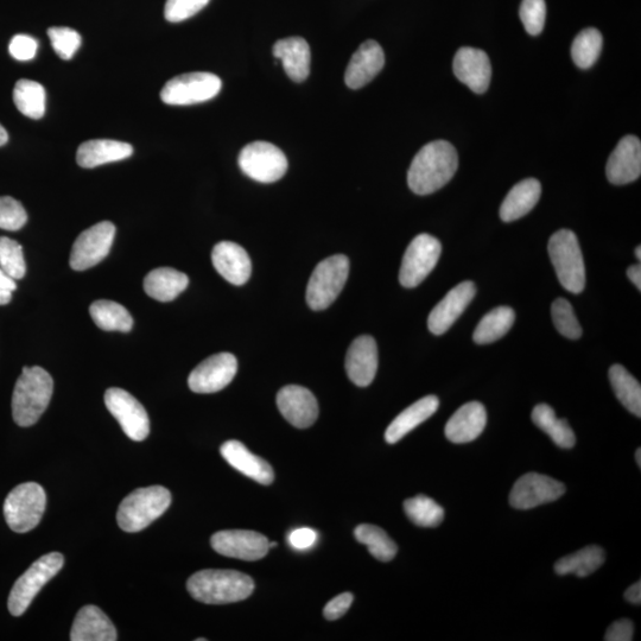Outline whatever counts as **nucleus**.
I'll return each mask as SVG.
<instances>
[{
  "label": "nucleus",
  "instance_id": "nucleus-18",
  "mask_svg": "<svg viewBox=\"0 0 641 641\" xmlns=\"http://www.w3.org/2000/svg\"><path fill=\"white\" fill-rule=\"evenodd\" d=\"M453 69L456 78L474 93H485L490 87L492 66L484 50L471 47L459 49L454 57Z\"/></svg>",
  "mask_w": 641,
  "mask_h": 641
},
{
  "label": "nucleus",
  "instance_id": "nucleus-19",
  "mask_svg": "<svg viewBox=\"0 0 641 641\" xmlns=\"http://www.w3.org/2000/svg\"><path fill=\"white\" fill-rule=\"evenodd\" d=\"M477 294V289L473 282H462L450 290L446 297L437 304L430 313L428 327L431 333L442 335L447 333L456 320L465 312L469 303Z\"/></svg>",
  "mask_w": 641,
  "mask_h": 641
},
{
  "label": "nucleus",
  "instance_id": "nucleus-42",
  "mask_svg": "<svg viewBox=\"0 0 641 641\" xmlns=\"http://www.w3.org/2000/svg\"><path fill=\"white\" fill-rule=\"evenodd\" d=\"M0 269L16 281L25 276L27 264H25L22 246L16 240L0 238Z\"/></svg>",
  "mask_w": 641,
  "mask_h": 641
},
{
  "label": "nucleus",
  "instance_id": "nucleus-10",
  "mask_svg": "<svg viewBox=\"0 0 641 641\" xmlns=\"http://www.w3.org/2000/svg\"><path fill=\"white\" fill-rule=\"evenodd\" d=\"M243 173L260 183H274L287 173L288 160L283 151L268 142H253L241 150L238 158Z\"/></svg>",
  "mask_w": 641,
  "mask_h": 641
},
{
  "label": "nucleus",
  "instance_id": "nucleus-16",
  "mask_svg": "<svg viewBox=\"0 0 641 641\" xmlns=\"http://www.w3.org/2000/svg\"><path fill=\"white\" fill-rule=\"evenodd\" d=\"M211 544L218 554L241 561L262 560L270 550L268 538L249 530L219 531L213 535Z\"/></svg>",
  "mask_w": 641,
  "mask_h": 641
},
{
  "label": "nucleus",
  "instance_id": "nucleus-32",
  "mask_svg": "<svg viewBox=\"0 0 641 641\" xmlns=\"http://www.w3.org/2000/svg\"><path fill=\"white\" fill-rule=\"evenodd\" d=\"M532 422L550 436L556 446L570 449L575 446L576 436L567 420L556 417L554 409L547 404H539L532 411Z\"/></svg>",
  "mask_w": 641,
  "mask_h": 641
},
{
  "label": "nucleus",
  "instance_id": "nucleus-35",
  "mask_svg": "<svg viewBox=\"0 0 641 641\" xmlns=\"http://www.w3.org/2000/svg\"><path fill=\"white\" fill-rule=\"evenodd\" d=\"M90 314L95 325L107 332L128 333L133 327L129 310L117 302L95 301L90 308Z\"/></svg>",
  "mask_w": 641,
  "mask_h": 641
},
{
  "label": "nucleus",
  "instance_id": "nucleus-25",
  "mask_svg": "<svg viewBox=\"0 0 641 641\" xmlns=\"http://www.w3.org/2000/svg\"><path fill=\"white\" fill-rule=\"evenodd\" d=\"M487 412L485 406L479 402L462 405L450 418L444 429L447 439L456 444L468 443L477 440L485 430Z\"/></svg>",
  "mask_w": 641,
  "mask_h": 641
},
{
  "label": "nucleus",
  "instance_id": "nucleus-44",
  "mask_svg": "<svg viewBox=\"0 0 641 641\" xmlns=\"http://www.w3.org/2000/svg\"><path fill=\"white\" fill-rule=\"evenodd\" d=\"M520 19L524 28L532 36L542 33L547 18V4L545 0H523L519 10Z\"/></svg>",
  "mask_w": 641,
  "mask_h": 641
},
{
  "label": "nucleus",
  "instance_id": "nucleus-8",
  "mask_svg": "<svg viewBox=\"0 0 641 641\" xmlns=\"http://www.w3.org/2000/svg\"><path fill=\"white\" fill-rule=\"evenodd\" d=\"M349 275V260L344 255H336L317 264L307 288L308 306L321 312L338 298L344 289Z\"/></svg>",
  "mask_w": 641,
  "mask_h": 641
},
{
  "label": "nucleus",
  "instance_id": "nucleus-3",
  "mask_svg": "<svg viewBox=\"0 0 641 641\" xmlns=\"http://www.w3.org/2000/svg\"><path fill=\"white\" fill-rule=\"evenodd\" d=\"M54 382L42 367H24L12 395V417L19 427L37 423L52 401Z\"/></svg>",
  "mask_w": 641,
  "mask_h": 641
},
{
  "label": "nucleus",
  "instance_id": "nucleus-46",
  "mask_svg": "<svg viewBox=\"0 0 641 641\" xmlns=\"http://www.w3.org/2000/svg\"><path fill=\"white\" fill-rule=\"evenodd\" d=\"M209 0H167L164 17L170 23H180L206 8Z\"/></svg>",
  "mask_w": 641,
  "mask_h": 641
},
{
  "label": "nucleus",
  "instance_id": "nucleus-56",
  "mask_svg": "<svg viewBox=\"0 0 641 641\" xmlns=\"http://www.w3.org/2000/svg\"><path fill=\"white\" fill-rule=\"evenodd\" d=\"M636 257L640 260L641 259V247L638 246L636 250Z\"/></svg>",
  "mask_w": 641,
  "mask_h": 641
},
{
  "label": "nucleus",
  "instance_id": "nucleus-55",
  "mask_svg": "<svg viewBox=\"0 0 641 641\" xmlns=\"http://www.w3.org/2000/svg\"><path fill=\"white\" fill-rule=\"evenodd\" d=\"M636 461L638 463L639 468H641V449L639 448L636 453Z\"/></svg>",
  "mask_w": 641,
  "mask_h": 641
},
{
  "label": "nucleus",
  "instance_id": "nucleus-51",
  "mask_svg": "<svg viewBox=\"0 0 641 641\" xmlns=\"http://www.w3.org/2000/svg\"><path fill=\"white\" fill-rule=\"evenodd\" d=\"M17 289L16 279L6 275L0 269V306L9 304L12 298V293Z\"/></svg>",
  "mask_w": 641,
  "mask_h": 641
},
{
  "label": "nucleus",
  "instance_id": "nucleus-13",
  "mask_svg": "<svg viewBox=\"0 0 641 641\" xmlns=\"http://www.w3.org/2000/svg\"><path fill=\"white\" fill-rule=\"evenodd\" d=\"M105 404L126 436L137 442L147 439L150 434L148 412L131 393L112 387L105 393Z\"/></svg>",
  "mask_w": 641,
  "mask_h": 641
},
{
  "label": "nucleus",
  "instance_id": "nucleus-50",
  "mask_svg": "<svg viewBox=\"0 0 641 641\" xmlns=\"http://www.w3.org/2000/svg\"><path fill=\"white\" fill-rule=\"evenodd\" d=\"M634 634V625L631 620L621 619L608 628L606 641H631Z\"/></svg>",
  "mask_w": 641,
  "mask_h": 641
},
{
  "label": "nucleus",
  "instance_id": "nucleus-6",
  "mask_svg": "<svg viewBox=\"0 0 641 641\" xmlns=\"http://www.w3.org/2000/svg\"><path fill=\"white\" fill-rule=\"evenodd\" d=\"M47 494L36 482H25L10 492L4 503V517L9 528L27 533L40 524L46 511Z\"/></svg>",
  "mask_w": 641,
  "mask_h": 641
},
{
  "label": "nucleus",
  "instance_id": "nucleus-43",
  "mask_svg": "<svg viewBox=\"0 0 641 641\" xmlns=\"http://www.w3.org/2000/svg\"><path fill=\"white\" fill-rule=\"evenodd\" d=\"M48 36L55 53L61 57L62 60H71L81 46V36L78 31L71 28L59 27L50 28Z\"/></svg>",
  "mask_w": 641,
  "mask_h": 641
},
{
  "label": "nucleus",
  "instance_id": "nucleus-15",
  "mask_svg": "<svg viewBox=\"0 0 641 641\" xmlns=\"http://www.w3.org/2000/svg\"><path fill=\"white\" fill-rule=\"evenodd\" d=\"M238 372V361L231 353H219L203 360L188 378L190 390L195 393H214L232 383Z\"/></svg>",
  "mask_w": 641,
  "mask_h": 641
},
{
  "label": "nucleus",
  "instance_id": "nucleus-23",
  "mask_svg": "<svg viewBox=\"0 0 641 641\" xmlns=\"http://www.w3.org/2000/svg\"><path fill=\"white\" fill-rule=\"evenodd\" d=\"M212 262L215 270L234 285H244L249 281L252 264L247 252L232 241H221L214 246Z\"/></svg>",
  "mask_w": 641,
  "mask_h": 641
},
{
  "label": "nucleus",
  "instance_id": "nucleus-31",
  "mask_svg": "<svg viewBox=\"0 0 641 641\" xmlns=\"http://www.w3.org/2000/svg\"><path fill=\"white\" fill-rule=\"evenodd\" d=\"M189 278L183 272L171 268L152 270L144 279V290L160 302L174 301L187 289Z\"/></svg>",
  "mask_w": 641,
  "mask_h": 641
},
{
  "label": "nucleus",
  "instance_id": "nucleus-2",
  "mask_svg": "<svg viewBox=\"0 0 641 641\" xmlns=\"http://www.w3.org/2000/svg\"><path fill=\"white\" fill-rule=\"evenodd\" d=\"M190 595L207 605H226L246 600L255 590L249 575L237 570L207 569L187 582Z\"/></svg>",
  "mask_w": 641,
  "mask_h": 641
},
{
  "label": "nucleus",
  "instance_id": "nucleus-54",
  "mask_svg": "<svg viewBox=\"0 0 641 641\" xmlns=\"http://www.w3.org/2000/svg\"><path fill=\"white\" fill-rule=\"evenodd\" d=\"M9 141L8 131L4 129V126L0 124V147H3Z\"/></svg>",
  "mask_w": 641,
  "mask_h": 641
},
{
  "label": "nucleus",
  "instance_id": "nucleus-38",
  "mask_svg": "<svg viewBox=\"0 0 641 641\" xmlns=\"http://www.w3.org/2000/svg\"><path fill=\"white\" fill-rule=\"evenodd\" d=\"M355 538L366 545L370 554L380 562H390L396 557L398 547L389 535L378 526L363 524L354 531Z\"/></svg>",
  "mask_w": 641,
  "mask_h": 641
},
{
  "label": "nucleus",
  "instance_id": "nucleus-53",
  "mask_svg": "<svg viewBox=\"0 0 641 641\" xmlns=\"http://www.w3.org/2000/svg\"><path fill=\"white\" fill-rule=\"evenodd\" d=\"M627 276L631 279V282L636 285L638 290H641V266L640 264L632 265L630 269L627 270Z\"/></svg>",
  "mask_w": 641,
  "mask_h": 641
},
{
  "label": "nucleus",
  "instance_id": "nucleus-47",
  "mask_svg": "<svg viewBox=\"0 0 641 641\" xmlns=\"http://www.w3.org/2000/svg\"><path fill=\"white\" fill-rule=\"evenodd\" d=\"M38 43L34 37L28 35H16L12 38L9 52L18 61H30L35 59Z\"/></svg>",
  "mask_w": 641,
  "mask_h": 641
},
{
  "label": "nucleus",
  "instance_id": "nucleus-14",
  "mask_svg": "<svg viewBox=\"0 0 641 641\" xmlns=\"http://www.w3.org/2000/svg\"><path fill=\"white\" fill-rule=\"evenodd\" d=\"M564 493L566 486L562 482L547 475L528 473L514 484L510 504L517 510H531L560 499Z\"/></svg>",
  "mask_w": 641,
  "mask_h": 641
},
{
  "label": "nucleus",
  "instance_id": "nucleus-33",
  "mask_svg": "<svg viewBox=\"0 0 641 641\" xmlns=\"http://www.w3.org/2000/svg\"><path fill=\"white\" fill-rule=\"evenodd\" d=\"M605 560V550L598 545H590V547L558 560L555 564V571L562 576L573 574L587 577L595 573L605 563Z\"/></svg>",
  "mask_w": 641,
  "mask_h": 641
},
{
  "label": "nucleus",
  "instance_id": "nucleus-7",
  "mask_svg": "<svg viewBox=\"0 0 641 641\" xmlns=\"http://www.w3.org/2000/svg\"><path fill=\"white\" fill-rule=\"evenodd\" d=\"M65 564L60 552L44 555L19 577L9 595L8 607L11 615L21 617L27 611L40 590L53 580Z\"/></svg>",
  "mask_w": 641,
  "mask_h": 641
},
{
  "label": "nucleus",
  "instance_id": "nucleus-39",
  "mask_svg": "<svg viewBox=\"0 0 641 641\" xmlns=\"http://www.w3.org/2000/svg\"><path fill=\"white\" fill-rule=\"evenodd\" d=\"M404 511L412 523L422 528H436L444 519V510L435 500L417 495L405 500Z\"/></svg>",
  "mask_w": 641,
  "mask_h": 641
},
{
  "label": "nucleus",
  "instance_id": "nucleus-5",
  "mask_svg": "<svg viewBox=\"0 0 641 641\" xmlns=\"http://www.w3.org/2000/svg\"><path fill=\"white\" fill-rule=\"evenodd\" d=\"M549 256L558 281L573 294H581L586 287V266L579 240L573 231L561 230L549 240Z\"/></svg>",
  "mask_w": 641,
  "mask_h": 641
},
{
  "label": "nucleus",
  "instance_id": "nucleus-37",
  "mask_svg": "<svg viewBox=\"0 0 641 641\" xmlns=\"http://www.w3.org/2000/svg\"><path fill=\"white\" fill-rule=\"evenodd\" d=\"M14 101L19 112L30 119H41L46 113V90L33 80H19L14 90Z\"/></svg>",
  "mask_w": 641,
  "mask_h": 641
},
{
  "label": "nucleus",
  "instance_id": "nucleus-17",
  "mask_svg": "<svg viewBox=\"0 0 641 641\" xmlns=\"http://www.w3.org/2000/svg\"><path fill=\"white\" fill-rule=\"evenodd\" d=\"M277 405L281 414L298 429L312 427L319 417V404L312 392L306 387L289 385L277 395Z\"/></svg>",
  "mask_w": 641,
  "mask_h": 641
},
{
  "label": "nucleus",
  "instance_id": "nucleus-11",
  "mask_svg": "<svg viewBox=\"0 0 641 641\" xmlns=\"http://www.w3.org/2000/svg\"><path fill=\"white\" fill-rule=\"evenodd\" d=\"M441 253L442 245L439 239L425 233L417 236L405 251L399 271V282L404 288L418 287L435 269Z\"/></svg>",
  "mask_w": 641,
  "mask_h": 641
},
{
  "label": "nucleus",
  "instance_id": "nucleus-29",
  "mask_svg": "<svg viewBox=\"0 0 641 641\" xmlns=\"http://www.w3.org/2000/svg\"><path fill=\"white\" fill-rule=\"evenodd\" d=\"M440 401L435 396H427L420 401L409 406L402 414H399L395 420L386 429L385 440L389 444H395L403 439L406 435L416 429L418 425L429 420L439 409Z\"/></svg>",
  "mask_w": 641,
  "mask_h": 641
},
{
  "label": "nucleus",
  "instance_id": "nucleus-12",
  "mask_svg": "<svg viewBox=\"0 0 641 641\" xmlns=\"http://www.w3.org/2000/svg\"><path fill=\"white\" fill-rule=\"evenodd\" d=\"M114 236L116 226L110 221L99 222L82 232L73 245L69 260L71 268L75 271H85L103 262L110 253Z\"/></svg>",
  "mask_w": 641,
  "mask_h": 641
},
{
  "label": "nucleus",
  "instance_id": "nucleus-41",
  "mask_svg": "<svg viewBox=\"0 0 641 641\" xmlns=\"http://www.w3.org/2000/svg\"><path fill=\"white\" fill-rule=\"evenodd\" d=\"M552 320L558 333L570 340L580 339L582 328L574 313V308L566 298H557L551 307Z\"/></svg>",
  "mask_w": 641,
  "mask_h": 641
},
{
  "label": "nucleus",
  "instance_id": "nucleus-22",
  "mask_svg": "<svg viewBox=\"0 0 641 641\" xmlns=\"http://www.w3.org/2000/svg\"><path fill=\"white\" fill-rule=\"evenodd\" d=\"M385 65V54L376 41H366L354 53L346 69V85L359 90L376 78Z\"/></svg>",
  "mask_w": 641,
  "mask_h": 641
},
{
  "label": "nucleus",
  "instance_id": "nucleus-30",
  "mask_svg": "<svg viewBox=\"0 0 641 641\" xmlns=\"http://www.w3.org/2000/svg\"><path fill=\"white\" fill-rule=\"evenodd\" d=\"M542 195V186L536 179H526L514 186L500 207V218L505 222L516 221L529 214Z\"/></svg>",
  "mask_w": 641,
  "mask_h": 641
},
{
  "label": "nucleus",
  "instance_id": "nucleus-45",
  "mask_svg": "<svg viewBox=\"0 0 641 641\" xmlns=\"http://www.w3.org/2000/svg\"><path fill=\"white\" fill-rule=\"evenodd\" d=\"M28 214L21 202L11 196L0 198V228L5 231H18L27 224Z\"/></svg>",
  "mask_w": 641,
  "mask_h": 641
},
{
  "label": "nucleus",
  "instance_id": "nucleus-49",
  "mask_svg": "<svg viewBox=\"0 0 641 641\" xmlns=\"http://www.w3.org/2000/svg\"><path fill=\"white\" fill-rule=\"evenodd\" d=\"M316 531L309 528L294 530L289 535V543L296 550H308L313 548L317 542Z\"/></svg>",
  "mask_w": 641,
  "mask_h": 641
},
{
  "label": "nucleus",
  "instance_id": "nucleus-27",
  "mask_svg": "<svg viewBox=\"0 0 641 641\" xmlns=\"http://www.w3.org/2000/svg\"><path fill=\"white\" fill-rule=\"evenodd\" d=\"M274 56L282 61V65L289 78L295 82L307 80L310 74L309 44L302 37H289L279 40L274 46Z\"/></svg>",
  "mask_w": 641,
  "mask_h": 641
},
{
  "label": "nucleus",
  "instance_id": "nucleus-48",
  "mask_svg": "<svg viewBox=\"0 0 641 641\" xmlns=\"http://www.w3.org/2000/svg\"><path fill=\"white\" fill-rule=\"evenodd\" d=\"M353 595L351 593H344L336 596L332 601H329L323 615L327 620H338L348 612L353 604Z\"/></svg>",
  "mask_w": 641,
  "mask_h": 641
},
{
  "label": "nucleus",
  "instance_id": "nucleus-9",
  "mask_svg": "<svg viewBox=\"0 0 641 641\" xmlns=\"http://www.w3.org/2000/svg\"><path fill=\"white\" fill-rule=\"evenodd\" d=\"M221 87L222 82L215 74L188 73L169 80L161 91V99L173 106L200 104L217 97Z\"/></svg>",
  "mask_w": 641,
  "mask_h": 641
},
{
  "label": "nucleus",
  "instance_id": "nucleus-40",
  "mask_svg": "<svg viewBox=\"0 0 641 641\" xmlns=\"http://www.w3.org/2000/svg\"><path fill=\"white\" fill-rule=\"evenodd\" d=\"M604 38L598 29L588 28L582 30L575 37L571 47V57L577 67L588 69L599 59Z\"/></svg>",
  "mask_w": 641,
  "mask_h": 641
},
{
  "label": "nucleus",
  "instance_id": "nucleus-28",
  "mask_svg": "<svg viewBox=\"0 0 641 641\" xmlns=\"http://www.w3.org/2000/svg\"><path fill=\"white\" fill-rule=\"evenodd\" d=\"M133 154L129 143L111 141V139H93L82 143L76 152V162L82 168L92 169L107 163L126 160Z\"/></svg>",
  "mask_w": 641,
  "mask_h": 641
},
{
  "label": "nucleus",
  "instance_id": "nucleus-34",
  "mask_svg": "<svg viewBox=\"0 0 641 641\" xmlns=\"http://www.w3.org/2000/svg\"><path fill=\"white\" fill-rule=\"evenodd\" d=\"M516 314L510 307H499L492 310L480 321L473 339L478 345L493 344L503 338L512 328Z\"/></svg>",
  "mask_w": 641,
  "mask_h": 641
},
{
  "label": "nucleus",
  "instance_id": "nucleus-1",
  "mask_svg": "<svg viewBox=\"0 0 641 641\" xmlns=\"http://www.w3.org/2000/svg\"><path fill=\"white\" fill-rule=\"evenodd\" d=\"M458 168V152L452 144L431 142L412 160L408 171L409 187L417 195L433 194L453 179Z\"/></svg>",
  "mask_w": 641,
  "mask_h": 641
},
{
  "label": "nucleus",
  "instance_id": "nucleus-20",
  "mask_svg": "<svg viewBox=\"0 0 641 641\" xmlns=\"http://www.w3.org/2000/svg\"><path fill=\"white\" fill-rule=\"evenodd\" d=\"M641 174V143L636 136H626L609 156L606 175L609 182L623 184L637 181Z\"/></svg>",
  "mask_w": 641,
  "mask_h": 641
},
{
  "label": "nucleus",
  "instance_id": "nucleus-26",
  "mask_svg": "<svg viewBox=\"0 0 641 641\" xmlns=\"http://www.w3.org/2000/svg\"><path fill=\"white\" fill-rule=\"evenodd\" d=\"M116 627L107 615L97 606L82 607L71 631L72 641H116Z\"/></svg>",
  "mask_w": 641,
  "mask_h": 641
},
{
  "label": "nucleus",
  "instance_id": "nucleus-4",
  "mask_svg": "<svg viewBox=\"0 0 641 641\" xmlns=\"http://www.w3.org/2000/svg\"><path fill=\"white\" fill-rule=\"evenodd\" d=\"M171 494L162 486L138 488L120 504L117 513L119 528L125 532H139L148 528L169 509Z\"/></svg>",
  "mask_w": 641,
  "mask_h": 641
},
{
  "label": "nucleus",
  "instance_id": "nucleus-36",
  "mask_svg": "<svg viewBox=\"0 0 641 641\" xmlns=\"http://www.w3.org/2000/svg\"><path fill=\"white\" fill-rule=\"evenodd\" d=\"M609 380L620 403L637 417L641 416V387L636 378L624 366L613 365Z\"/></svg>",
  "mask_w": 641,
  "mask_h": 641
},
{
  "label": "nucleus",
  "instance_id": "nucleus-52",
  "mask_svg": "<svg viewBox=\"0 0 641 641\" xmlns=\"http://www.w3.org/2000/svg\"><path fill=\"white\" fill-rule=\"evenodd\" d=\"M626 601L632 605L639 606L641 604V582L634 583L633 586L628 588L625 593Z\"/></svg>",
  "mask_w": 641,
  "mask_h": 641
},
{
  "label": "nucleus",
  "instance_id": "nucleus-24",
  "mask_svg": "<svg viewBox=\"0 0 641 641\" xmlns=\"http://www.w3.org/2000/svg\"><path fill=\"white\" fill-rule=\"evenodd\" d=\"M220 452L222 458L245 477L257 481L260 485H270L274 482L275 473L270 463L252 454L245 444L234 440L227 441L222 444Z\"/></svg>",
  "mask_w": 641,
  "mask_h": 641
},
{
  "label": "nucleus",
  "instance_id": "nucleus-21",
  "mask_svg": "<svg viewBox=\"0 0 641 641\" xmlns=\"http://www.w3.org/2000/svg\"><path fill=\"white\" fill-rule=\"evenodd\" d=\"M346 371L357 386L371 385L378 371V347L372 336L363 335L348 348Z\"/></svg>",
  "mask_w": 641,
  "mask_h": 641
}]
</instances>
